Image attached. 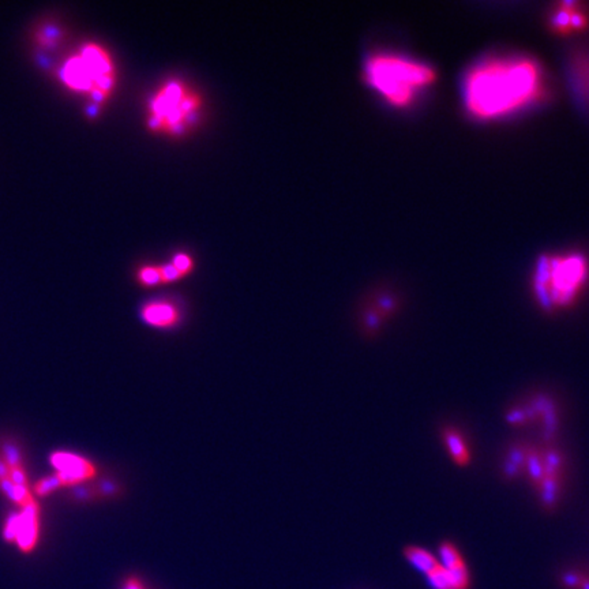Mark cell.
<instances>
[{"instance_id":"1","label":"cell","mask_w":589,"mask_h":589,"mask_svg":"<svg viewBox=\"0 0 589 589\" xmlns=\"http://www.w3.org/2000/svg\"><path fill=\"white\" fill-rule=\"evenodd\" d=\"M544 90V77L535 60L502 56L483 60L464 82L468 112L482 120L498 119L535 103Z\"/></svg>"},{"instance_id":"2","label":"cell","mask_w":589,"mask_h":589,"mask_svg":"<svg viewBox=\"0 0 589 589\" xmlns=\"http://www.w3.org/2000/svg\"><path fill=\"white\" fill-rule=\"evenodd\" d=\"M435 78L429 64L400 55H373L364 66V80L393 107L411 106Z\"/></svg>"},{"instance_id":"3","label":"cell","mask_w":589,"mask_h":589,"mask_svg":"<svg viewBox=\"0 0 589 589\" xmlns=\"http://www.w3.org/2000/svg\"><path fill=\"white\" fill-rule=\"evenodd\" d=\"M59 80L69 90L101 104L116 86V69L104 47L89 43L63 62Z\"/></svg>"},{"instance_id":"4","label":"cell","mask_w":589,"mask_h":589,"mask_svg":"<svg viewBox=\"0 0 589 589\" xmlns=\"http://www.w3.org/2000/svg\"><path fill=\"white\" fill-rule=\"evenodd\" d=\"M588 276V261L580 254L543 257L534 278L536 297L546 310L567 307L576 301Z\"/></svg>"},{"instance_id":"5","label":"cell","mask_w":589,"mask_h":589,"mask_svg":"<svg viewBox=\"0 0 589 589\" xmlns=\"http://www.w3.org/2000/svg\"><path fill=\"white\" fill-rule=\"evenodd\" d=\"M202 100L194 87L180 80H166L148 101V126L159 134H186L199 119Z\"/></svg>"},{"instance_id":"6","label":"cell","mask_w":589,"mask_h":589,"mask_svg":"<svg viewBox=\"0 0 589 589\" xmlns=\"http://www.w3.org/2000/svg\"><path fill=\"white\" fill-rule=\"evenodd\" d=\"M50 462L56 472L31 485L34 497H47L59 488L90 482L99 475V468L93 461L71 452H54L50 455Z\"/></svg>"},{"instance_id":"7","label":"cell","mask_w":589,"mask_h":589,"mask_svg":"<svg viewBox=\"0 0 589 589\" xmlns=\"http://www.w3.org/2000/svg\"><path fill=\"white\" fill-rule=\"evenodd\" d=\"M0 491L20 510L40 508L27 481L22 460L10 448L0 455Z\"/></svg>"},{"instance_id":"8","label":"cell","mask_w":589,"mask_h":589,"mask_svg":"<svg viewBox=\"0 0 589 589\" xmlns=\"http://www.w3.org/2000/svg\"><path fill=\"white\" fill-rule=\"evenodd\" d=\"M1 536L22 554L34 553L41 536V509L33 508L11 513L4 521Z\"/></svg>"},{"instance_id":"9","label":"cell","mask_w":589,"mask_h":589,"mask_svg":"<svg viewBox=\"0 0 589 589\" xmlns=\"http://www.w3.org/2000/svg\"><path fill=\"white\" fill-rule=\"evenodd\" d=\"M182 310L169 299H155L141 308V320L155 329H171L182 321Z\"/></svg>"},{"instance_id":"10","label":"cell","mask_w":589,"mask_h":589,"mask_svg":"<svg viewBox=\"0 0 589 589\" xmlns=\"http://www.w3.org/2000/svg\"><path fill=\"white\" fill-rule=\"evenodd\" d=\"M588 25V15L576 3L560 4L551 17V27L560 34H573Z\"/></svg>"},{"instance_id":"11","label":"cell","mask_w":589,"mask_h":589,"mask_svg":"<svg viewBox=\"0 0 589 589\" xmlns=\"http://www.w3.org/2000/svg\"><path fill=\"white\" fill-rule=\"evenodd\" d=\"M442 439L455 465L468 467L471 462V453L464 435L455 427H445L442 430Z\"/></svg>"},{"instance_id":"12","label":"cell","mask_w":589,"mask_h":589,"mask_svg":"<svg viewBox=\"0 0 589 589\" xmlns=\"http://www.w3.org/2000/svg\"><path fill=\"white\" fill-rule=\"evenodd\" d=\"M160 268L161 284H169L179 281L190 274L194 269V260L186 253H178L169 264L159 265Z\"/></svg>"},{"instance_id":"13","label":"cell","mask_w":589,"mask_h":589,"mask_svg":"<svg viewBox=\"0 0 589 589\" xmlns=\"http://www.w3.org/2000/svg\"><path fill=\"white\" fill-rule=\"evenodd\" d=\"M528 449L530 448L525 445H514L510 448L504 462V475L506 479H516L525 472Z\"/></svg>"},{"instance_id":"14","label":"cell","mask_w":589,"mask_h":589,"mask_svg":"<svg viewBox=\"0 0 589 589\" xmlns=\"http://www.w3.org/2000/svg\"><path fill=\"white\" fill-rule=\"evenodd\" d=\"M525 472L531 483L539 488V485L546 479V465L543 458V450L537 448H530L525 462Z\"/></svg>"},{"instance_id":"15","label":"cell","mask_w":589,"mask_h":589,"mask_svg":"<svg viewBox=\"0 0 589 589\" xmlns=\"http://www.w3.org/2000/svg\"><path fill=\"white\" fill-rule=\"evenodd\" d=\"M404 555L415 567H418L426 574H430L432 570H435L439 566V562L430 553L416 546L405 547Z\"/></svg>"},{"instance_id":"16","label":"cell","mask_w":589,"mask_h":589,"mask_svg":"<svg viewBox=\"0 0 589 589\" xmlns=\"http://www.w3.org/2000/svg\"><path fill=\"white\" fill-rule=\"evenodd\" d=\"M537 490L540 492L541 502L544 504V506L551 509L558 501V495L561 491V478H546Z\"/></svg>"},{"instance_id":"17","label":"cell","mask_w":589,"mask_h":589,"mask_svg":"<svg viewBox=\"0 0 589 589\" xmlns=\"http://www.w3.org/2000/svg\"><path fill=\"white\" fill-rule=\"evenodd\" d=\"M136 280L143 287H156L161 284L159 265H145L136 271Z\"/></svg>"},{"instance_id":"18","label":"cell","mask_w":589,"mask_h":589,"mask_svg":"<svg viewBox=\"0 0 589 589\" xmlns=\"http://www.w3.org/2000/svg\"><path fill=\"white\" fill-rule=\"evenodd\" d=\"M439 555H441V558L443 561V565H445L443 567L445 569H453V567H457V566H460V565L464 563L461 555H460V553L457 551V548H455L452 543H449V541H445V543L441 544V547H439Z\"/></svg>"},{"instance_id":"19","label":"cell","mask_w":589,"mask_h":589,"mask_svg":"<svg viewBox=\"0 0 589 589\" xmlns=\"http://www.w3.org/2000/svg\"><path fill=\"white\" fill-rule=\"evenodd\" d=\"M427 576H429V580L431 581V584L434 586V588L453 589L450 574H449L448 569H445L443 566L439 565L435 570H432Z\"/></svg>"},{"instance_id":"20","label":"cell","mask_w":589,"mask_h":589,"mask_svg":"<svg viewBox=\"0 0 589 589\" xmlns=\"http://www.w3.org/2000/svg\"><path fill=\"white\" fill-rule=\"evenodd\" d=\"M449 574H450V580H452V586L453 589H467L468 584H469V574L467 570L465 563L453 567V569H448Z\"/></svg>"},{"instance_id":"21","label":"cell","mask_w":589,"mask_h":589,"mask_svg":"<svg viewBox=\"0 0 589 589\" xmlns=\"http://www.w3.org/2000/svg\"><path fill=\"white\" fill-rule=\"evenodd\" d=\"M584 576L577 572H569L562 576L563 586L569 589H580Z\"/></svg>"},{"instance_id":"22","label":"cell","mask_w":589,"mask_h":589,"mask_svg":"<svg viewBox=\"0 0 589 589\" xmlns=\"http://www.w3.org/2000/svg\"><path fill=\"white\" fill-rule=\"evenodd\" d=\"M122 589H145V586L139 577L130 576L123 581Z\"/></svg>"},{"instance_id":"23","label":"cell","mask_w":589,"mask_h":589,"mask_svg":"<svg viewBox=\"0 0 589 589\" xmlns=\"http://www.w3.org/2000/svg\"><path fill=\"white\" fill-rule=\"evenodd\" d=\"M580 589H589L588 577H584V579H583V581H581V586H580Z\"/></svg>"}]
</instances>
